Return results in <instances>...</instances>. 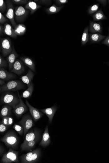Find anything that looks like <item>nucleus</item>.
I'll list each match as a JSON object with an SVG mask.
<instances>
[{"label":"nucleus","mask_w":109,"mask_h":163,"mask_svg":"<svg viewBox=\"0 0 109 163\" xmlns=\"http://www.w3.org/2000/svg\"><path fill=\"white\" fill-rule=\"evenodd\" d=\"M4 148L2 146V145H1V156L2 154L4 152Z\"/></svg>","instance_id":"49530a36"},{"label":"nucleus","mask_w":109,"mask_h":163,"mask_svg":"<svg viewBox=\"0 0 109 163\" xmlns=\"http://www.w3.org/2000/svg\"><path fill=\"white\" fill-rule=\"evenodd\" d=\"M39 138L36 139L32 141L27 142L24 146H20L22 151H29L32 150L35 146L38 141Z\"/></svg>","instance_id":"bb28decb"},{"label":"nucleus","mask_w":109,"mask_h":163,"mask_svg":"<svg viewBox=\"0 0 109 163\" xmlns=\"http://www.w3.org/2000/svg\"><path fill=\"white\" fill-rule=\"evenodd\" d=\"M19 152L10 148L8 151L5 154L1 160V163H19Z\"/></svg>","instance_id":"39448f33"},{"label":"nucleus","mask_w":109,"mask_h":163,"mask_svg":"<svg viewBox=\"0 0 109 163\" xmlns=\"http://www.w3.org/2000/svg\"><path fill=\"white\" fill-rule=\"evenodd\" d=\"M18 96L19 98L20 102L16 107L12 110V112L17 117L22 116L28 110L27 106L21 99L20 95L18 91H17Z\"/></svg>","instance_id":"9d476101"},{"label":"nucleus","mask_w":109,"mask_h":163,"mask_svg":"<svg viewBox=\"0 0 109 163\" xmlns=\"http://www.w3.org/2000/svg\"><path fill=\"white\" fill-rule=\"evenodd\" d=\"M13 129L15 130L20 136L24 135V130L22 126L20 125L14 124L13 127Z\"/></svg>","instance_id":"7c9ffc66"},{"label":"nucleus","mask_w":109,"mask_h":163,"mask_svg":"<svg viewBox=\"0 0 109 163\" xmlns=\"http://www.w3.org/2000/svg\"><path fill=\"white\" fill-rule=\"evenodd\" d=\"M108 3H109V1H108Z\"/></svg>","instance_id":"de8ad7c7"},{"label":"nucleus","mask_w":109,"mask_h":163,"mask_svg":"<svg viewBox=\"0 0 109 163\" xmlns=\"http://www.w3.org/2000/svg\"><path fill=\"white\" fill-rule=\"evenodd\" d=\"M34 75V74L33 73L32 71L30 69L28 70L26 74L21 77L20 79L24 83L27 84V87H28L32 83V81Z\"/></svg>","instance_id":"6ab92c4d"},{"label":"nucleus","mask_w":109,"mask_h":163,"mask_svg":"<svg viewBox=\"0 0 109 163\" xmlns=\"http://www.w3.org/2000/svg\"><path fill=\"white\" fill-rule=\"evenodd\" d=\"M13 118L10 116L8 117V125L11 126L12 125L13 123Z\"/></svg>","instance_id":"79ce46f5"},{"label":"nucleus","mask_w":109,"mask_h":163,"mask_svg":"<svg viewBox=\"0 0 109 163\" xmlns=\"http://www.w3.org/2000/svg\"><path fill=\"white\" fill-rule=\"evenodd\" d=\"M8 21V19L5 17L2 12H0V23L1 24H3Z\"/></svg>","instance_id":"e433bc0d"},{"label":"nucleus","mask_w":109,"mask_h":163,"mask_svg":"<svg viewBox=\"0 0 109 163\" xmlns=\"http://www.w3.org/2000/svg\"><path fill=\"white\" fill-rule=\"evenodd\" d=\"M11 1L13 4L18 5L27 4L28 2L27 0H12Z\"/></svg>","instance_id":"f704fd0d"},{"label":"nucleus","mask_w":109,"mask_h":163,"mask_svg":"<svg viewBox=\"0 0 109 163\" xmlns=\"http://www.w3.org/2000/svg\"><path fill=\"white\" fill-rule=\"evenodd\" d=\"M8 62L6 61L3 57L0 56V68H6L8 67Z\"/></svg>","instance_id":"473e14b6"},{"label":"nucleus","mask_w":109,"mask_h":163,"mask_svg":"<svg viewBox=\"0 0 109 163\" xmlns=\"http://www.w3.org/2000/svg\"><path fill=\"white\" fill-rule=\"evenodd\" d=\"M33 89L34 85L32 82L30 86L28 87L27 89L24 92L21 94V98H30L32 95Z\"/></svg>","instance_id":"cd10ccee"},{"label":"nucleus","mask_w":109,"mask_h":163,"mask_svg":"<svg viewBox=\"0 0 109 163\" xmlns=\"http://www.w3.org/2000/svg\"><path fill=\"white\" fill-rule=\"evenodd\" d=\"M55 3L58 5H61L68 2V0H56L55 1Z\"/></svg>","instance_id":"4c0bfd02"},{"label":"nucleus","mask_w":109,"mask_h":163,"mask_svg":"<svg viewBox=\"0 0 109 163\" xmlns=\"http://www.w3.org/2000/svg\"><path fill=\"white\" fill-rule=\"evenodd\" d=\"M9 126H7L3 124L1 122L0 124V132L1 133L4 132L8 129Z\"/></svg>","instance_id":"c9c22d12"},{"label":"nucleus","mask_w":109,"mask_h":163,"mask_svg":"<svg viewBox=\"0 0 109 163\" xmlns=\"http://www.w3.org/2000/svg\"><path fill=\"white\" fill-rule=\"evenodd\" d=\"M12 108L8 105H5L3 106L1 110L0 116L2 118L5 117L10 116L11 114L12 110Z\"/></svg>","instance_id":"b1692460"},{"label":"nucleus","mask_w":109,"mask_h":163,"mask_svg":"<svg viewBox=\"0 0 109 163\" xmlns=\"http://www.w3.org/2000/svg\"><path fill=\"white\" fill-rule=\"evenodd\" d=\"M51 142V139L48 132V127L47 126L44 132L43 133L40 145L43 147L47 146Z\"/></svg>","instance_id":"a211bd4d"},{"label":"nucleus","mask_w":109,"mask_h":163,"mask_svg":"<svg viewBox=\"0 0 109 163\" xmlns=\"http://www.w3.org/2000/svg\"><path fill=\"white\" fill-rule=\"evenodd\" d=\"M19 102L18 96L14 93L10 91L2 93L1 97V104L9 105L14 109Z\"/></svg>","instance_id":"f257e3e1"},{"label":"nucleus","mask_w":109,"mask_h":163,"mask_svg":"<svg viewBox=\"0 0 109 163\" xmlns=\"http://www.w3.org/2000/svg\"><path fill=\"white\" fill-rule=\"evenodd\" d=\"M98 1L103 6H106L107 4V1Z\"/></svg>","instance_id":"c03bdc74"},{"label":"nucleus","mask_w":109,"mask_h":163,"mask_svg":"<svg viewBox=\"0 0 109 163\" xmlns=\"http://www.w3.org/2000/svg\"><path fill=\"white\" fill-rule=\"evenodd\" d=\"M5 84H6L5 81L0 79V85L3 86Z\"/></svg>","instance_id":"a18cd8bd"},{"label":"nucleus","mask_w":109,"mask_h":163,"mask_svg":"<svg viewBox=\"0 0 109 163\" xmlns=\"http://www.w3.org/2000/svg\"><path fill=\"white\" fill-rule=\"evenodd\" d=\"M39 131L35 129L27 132L25 137L24 141L21 146L24 145L29 142L39 138Z\"/></svg>","instance_id":"ddd939ff"},{"label":"nucleus","mask_w":109,"mask_h":163,"mask_svg":"<svg viewBox=\"0 0 109 163\" xmlns=\"http://www.w3.org/2000/svg\"><path fill=\"white\" fill-rule=\"evenodd\" d=\"M1 48L3 56L5 57L9 55L12 50L10 39L8 38L2 39L1 41Z\"/></svg>","instance_id":"6e6552de"},{"label":"nucleus","mask_w":109,"mask_h":163,"mask_svg":"<svg viewBox=\"0 0 109 163\" xmlns=\"http://www.w3.org/2000/svg\"><path fill=\"white\" fill-rule=\"evenodd\" d=\"M20 59L32 71H35V64L31 59L25 56L21 57Z\"/></svg>","instance_id":"5701e85b"},{"label":"nucleus","mask_w":109,"mask_h":163,"mask_svg":"<svg viewBox=\"0 0 109 163\" xmlns=\"http://www.w3.org/2000/svg\"><path fill=\"white\" fill-rule=\"evenodd\" d=\"M92 17L94 21H99L107 19V17L101 9L93 14Z\"/></svg>","instance_id":"393cba45"},{"label":"nucleus","mask_w":109,"mask_h":163,"mask_svg":"<svg viewBox=\"0 0 109 163\" xmlns=\"http://www.w3.org/2000/svg\"><path fill=\"white\" fill-rule=\"evenodd\" d=\"M106 36L100 34L94 33L89 34V40L92 43H98L105 39Z\"/></svg>","instance_id":"4be33fe9"},{"label":"nucleus","mask_w":109,"mask_h":163,"mask_svg":"<svg viewBox=\"0 0 109 163\" xmlns=\"http://www.w3.org/2000/svg\"><path fill=\"white\" fill-rule=\"evenodd\" d=\"M18 56V55L16 52L15 49L13 46L11 53L6 59L8 63L9 69L10 71L12 70L13 65L16 61V59Z\"/></svg>","instance_id":"f3484780"},{"label":"nucleus","mask_w":109,"mask_h":163,"mask_svg":"<svg viewBox=\"0 0 109 163\" xmlns=\"http://www.w3.org/2000/svg\"><path fill=\"white\" fill-rule=\"evenodd\" d=\"M20 80H12L6 83L0 88L1 93L7 91H16L24 89L26 86Z\"/></svg>","instance_id":"7ed1b4c3"},{"label":"nucleus","mask_w":109,"mask_h":163,"mask_svg":"<svg viewBox=\"0 0 109 163\" xmlns=\"http://www.w3.org/2000/svg\"><path fill=\"white\" fill-rule=\"evenodd\" d=\"M33 119L32 117L30 115L27 114L24 115L21 120L18 122V123L22 126L24 128V137H25L29 130L33 127L34 122Z\"/></svg>","instance_id":"0eeeda50"},{"label":"nucleus","mask_w":109,"mask_h":163,"mask_svg":"<svg viewBox=\"0 0 109 163\" xmlns=\"http://www.w3.org/2000/svg\"><path fill=\"white\" fill-rule=\"evenodd\" d=\"M25 71L24 64L22 60L17 59L14 63L13 67L10 72L14 73L18 75H20Z\"/></svg>","instance_id":"f8f14e48"},{"label":"nucleus","mask_w":109,"mask_h":163,"mask_svg":"<svg viewBox=\"0 0 109 163\" xmlns=\"http://www.w3.org/2000/svg\"><path fill=\"white\" fill-rule=\"evenodd\" d=\"M1 122L5 125L9 126L8 123V117H5L2 118V120Z\"/></svg>","instance_id":"ea45409f"},{"label":"nucleus","mask_w":109,"mask_h":163,"mask_svg":"<svg viewBox=\"0 0 109 163\" xmlns=\"http://www.w3.org/2000/svg\"><path fill=\"white\" fill-rule=\"evenodd\" d=\"M1 141L6 146L13 150L17 149L19 143L18 138L13 131H9L1 138Z\"/></svg>","instance_id":"f03ea898"},{"label":"nucleus","mask_w":109,"mask_h":163,"mask_svg":"<svg viewBox=\"0 0 109 163\" xmlns=\"http://www.w3.org/2000/svg\"><path fill=\"white\" fill-rule=\"evenodd\" d=\"M89 31L92 34H100L102 32L103 27L100 24L90 21Z\"/></svg>","instance_id":"dca6fc26"},{"label":"nucleus","mask_w":109,"mask_h":163,"mask_svg":"<svg viewBox=\"0 0 109 163\" xmlns=\"http://www.w3.org/2000/svg\"><path fill=\"white\" fill-rule=\"evenodd\" d=\"M29 12V11L23 6H17L14 9V18L18 23L23 22L28 16Z\"/></svg>","instance_id":"423d86ee"},{"label":"nucleus","mask_w":109,"mask_h":163,"mask_svg":"<svg viewBox=\"0 0 109 163\" xmlns=\"http://www.w3.org/2000/svg\"><path fill=\"white\" fill-rule=\"evenodd\" d=\"M102 43L109 47V35L106 37L102 42Z\"/></svg>","instance_id":"a19ab883"},{"label":"nucleus","mask_w":109,"mask_h":163,"mask_svg":"<svg viewBox=\"0 0 109 163\" xmlns=\"http://www.w3.org/2000/svg\"><path fill=\"white\" fill-rule=\"evenodd\" d=\"M41 7V6L39 5L35 2L32 1H29L25 5V8L26 9L30 10L31 14H32Z\"/></svg>","instance_id":"aec40b11"},{"label":"nucleus","mask_w":109,"mask_h":163,"mask_svg":"<svg viewBox=\"0 0 109 163\" xmlns=\"http://www.w3.org/2000/svg\"><path fill=\"white\" fill-rule=\"evenodd\" d=\"M57 107L56 105L52 107L40 110L41 112L46 115L48 118L49 122L51 124L53 118L57 110Z\"/></svg>","instance_id":"4468645a"},{"label":"nucleus","mask_w":109,"mask_h":163,"mask_svg":"<svg viewBox=\"0 0 109 163\" xmlns=\"http://www.w3.org/2000/svg\"><path fill=\"white\" fill-rule=\"evenodd\" d=\"M7 9V5L3 0L0 1V11L1 12H4Z\"/></svg>","instance_id":"72a5a7b5"},{"label":"nucleus","mask_w":109,"mask_h":163,"mask_svg":"<svg viewBox=\"0 0 109 163\" xmlns=\"http://www.w3.org/2000/svg\"><path fill=\"white\" fill-rule=\"evenodd\" d=\"M26 103L34 120L35 122H37L40 120L44 115V113L41 112L38 109L32 107L27 100L26 101Z\"/></svg>","instance_id":"9b49d317"},{"label":"nucleus","mask_w":109,"mask_h":163,"mask_svg":"<svg viewBox=\"0 0 109 163\" xmlns=\"http://www.w3.org/2000/svg\"><path fill=\"white\" fill-rule=\"evenodd\" d=\"M108 65H109V63L108 64Z\"/></svg>","instance_id":"09e8293b"},{"label":"nucleus","mask_w":109,"mask_h":163,"mask_svg":"<svg viewBox=\"0 0 109 163\" xmlns=\"http://www.w3.org/2000/svg\"><path fill=\"white\" fill-rule=\"evenodd\" d=\"M4 34L8 35L13 38H16L17 35L14 29L9 24L6 23L4 25Z\"/></svg>","instance_id":"412c9836"},{"label":"nucleus","mask_w":109,"mask_h":163,"mask_svg":"<svg viewBox=\"0 0 109 163\" xmlns=\"http://www.w3.org/2000/svg\"><path fill=\"white\" fill-rule=\"evenodd\" d=\"M64 6H57L53 4L49 8L46 9V12L49 14H53L59 12L63 8Z\"/></svg>","instance_id":"a878e982"},{"label":"nucleus","mask_w":109,"mask_h":163,"mask_svg":"<svg viewBox=\"0 0 109 163\" xmlns=\"http://www.w3.org/2000/svg\"></svg>","instance_id":"8fccbe9b"},{"label":"nucleus","mask_w":109,"mask_h":163,"mask_svg":"<svg viewBox=\"0 0 109 163\" xmlns=\"http://www.w3.org/2000/svg\"><path fill=\"white\" fill-rule=\"evenodd\" d=\"M14 28V31L17 36L22 35L26 32V27L23 24L17 25Z\"/></svg>","instance_id":"c85d7f7f"},{"label":"nucleus","mask_w":109,"mask_h":163,"mask_svg":"<svg viewBox=\"0 0 109 163\" xmlns=\"http://www.w3.org/2000/svg\"><path fill=\"white\" fill-rule=\"evenodd\" d=\"M41 155L40 149H37L30 152L22 155L20 158L21 163H35L39 160Z\"/></svg>","instance_id":"20e7f679"},{"label":"nucleus","mask_w":109,"mask_h":163,"mask_svg":"<svg viewBox=\"0 0 109 163\" xmlns=\"http://www.w3.org/2000/svg\"><path fill=\"white\" fill-rule=\"evenodd\" d=\"M89 26L86 28L84 30L82 38V46L85 45L89 40V35L88 33Z\"/></svg>","instance_id":"c756f323"},{"label":"nucleus","mask_w":109,"mask_h":163,"mask_svg":"<svg viewBox=\"0 0 109 163\" xmlns=\"http://www.w3.org/2000/svg\"><path fill=\"white\" fill-rule=\"evenodd\" d=\"M4 34V27L2 25H0V35H3Z\"/></svg>","instance_id":"37998d69"},{"label":"nucleus","mask_w":109,"mask_h":163,"mask_svg":"<svg viewBox=\"0 0 109 163\" xmlns=\"http://www.w3.org/2000/svg\"><path fill=\"white\" fill-rule=\"evenodd\" d=\"M39 1V3L42 4L49 5L52 3V1L48 0H41Z\"/></svg>","instance_id":"58836bf2"},{"label":"nucleus","mask_w":109,"mask_h":163,"mask_svg":"<svg viewBox=\"0 0 109 163\" xmlns=\"http://www.w3.org/2000/svg\"><path fill=\"white\" fill-rule=\"evenodd\" d=\"M99 8V4H94L89 7L88 10V13L89 14H94L98 11Z\"/></svg>","instance_id":"2f4dec72"},{"label":"nucleus","mask_w":109,"mask_h":163,"mask_svg":"<svg viewBox=\"0 0 109 163\" xmlns=\"http://www.w3.org/2000/svg\"><path fill=\"white\" fill-rule=\"evenodd\" d=\"M7 5L6 17L10 21L13 27H15L17 24L14 18V9L13 4L11 1H5Z\"/></svg>","instance_id":"1a4fd4ad"},{"label":"nucleus","mask_w":109,"mask_h":163,"mask_svg":"<svg viewBox=\"0 0 109 163\" xmlns=\"http://www.w3.org/2000/svg\"><path fill=\"white\" fill-rule=\"evenodd\" d=\"M17 75L7 71L4 68H0V79L4 81L15 79Z\"/></svg>","instance_id":"2eb2a0df"}]
</instances>
